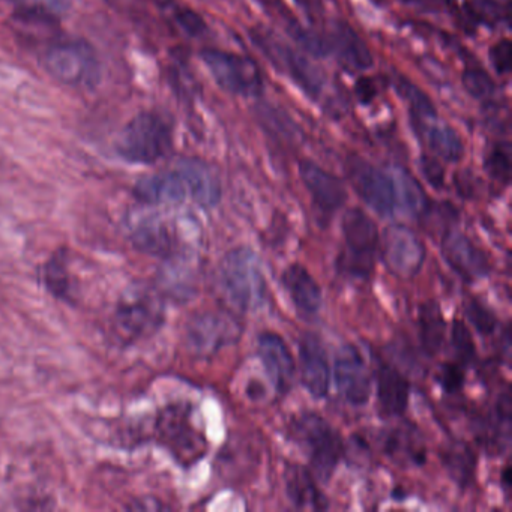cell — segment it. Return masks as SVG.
Listing matches in <instances>:
<instances>
[{"label": "cell", "instance_id": "obj_15", "mask_svg": "<svg viewBox=\"0 0 512 512\" xmlns=\"http://www.w3.org/2000/svg\"><path fill=\"white\" fill-rule=\"evenodd\" d=\"M299 175L314 205L323 214H334L343 208L347 200V190L340 178L311 160H302L299 163Z\"/></svg>", "mask_w": 512, "mask_h": 512}, {"label": "cell", "instance_id": "obj_40", "mask_svg": "<svg viewBox=\"0 0 512 512\" xmlns=\"http://www.w3.org/2000/svg\"><path fill=\"white\" fill-rule=\"evenodd\" d=\"M421 172L431 187L442 190L443 185H445V169L436 158L424 155L421 158Z\"/></svg>", "mask_w": 512, "mask_h": 512}, {"label": "cell", "instance_id": "obj_34", "mask_svg": "<svg viewBox=\"0 0 512 512\" xmlns=\"http://www.w3.org/2000/svg\"><path fill=\"white\" fill-rule=\"evenodd\" d=\"M169 13L178 28L190 37H202L208 31L205 20L191 8L179 4H169Z\"/></svg>", "mask_w": 512, "mask_h": 512}, {"label": "cell", "instance_id": "obj_24", "mask_svg": "<svg viewBox=\"0 0 512 512\" xmlns=\"http://www.w3.org/2000/svg\"><path fill=\"white\" fill-rule=\"evenodd\" d=\"M284 485L290 502L299 509H328L329 503L325 494L317 487L311 473L298 464H290L284 472Z\"/></svg>", "mask_w": 512, "mask_h": 512}, {"label": "cell", "instance_id": "obj_21", "mask_svg": "<svg viewBox=\"0 0 512 512\" xmlns=\"http://www.w3.org/2000/svg\"><path fill=\"white\" fill-rule=\"evenodd\" d=\"M284 289L289 293L295 307L305 316H314L322 308V289L307 268L293 263L283 272Z\"/></svg>", "mask_w": 512, "mask_h": 512}, {"label": "cell", "instance_id": "obj_3", "mask_svg": "<svg viewBox=\"0 0 512 512\" xmlns=\"http://www.w3.org/2000/svg\"><path fill=\"white\" fill-rule=\"evenodd\" d=\"M296 443L304 449L317 478L329 481L343 457L344 445L340 434L323 416L302 413L292 425Z\"/></svg>", "mask_w": 512, "mask_h": 512}, {"label": "cell", "instance_id": "obj_7", "mask_svg": "<svg viewBox=\"0 0 512 512\" xmlns=\"http://www.w3.org/2000/svg\"><path fill=\"white\" fill-rule=\"evenodd\" d=\"M47 71L64 85L94 88L100 83L97 53L85 41H67L50 47L44 58Z\"/></svg>", "mask_w": 512, "mask_h": 512}, {"label": "cell", "instance_id": "obj_11", "mask_svg": "<svg viewBox=\"0 0 512 512\" xmlns=\"http://www.w3.org/2000/svg\"><path fill=\"white\" fill-rule=\"evenodd\" d=\"M241 328L235 319L221 313H203L194 317L187 328V343L199 355H211L227 344L235 343Z\"/></svg>", "mask_w": 512, "mask_h": 512}, {"label": "cell", "instance_id": "obj_38", "mask_svg": "<svg viewBox=\"0 0 512 512\" xmlns=\"http://www.w3.org/2000/svg\"><path fill=\"white\" fill-rule=\"evenodd\" d=\"M488 58L499 76H508L512 68L511 40L505 38V40L497 41L494 46H491Z\"/></svg>", "mask_w": 512, "mask_h": 512}, {"label": "cell", "instance_id": "obj_1", "mask_svg": "<svg viewBox=\"0 0 512 512\" xmlns=\"http://www.w3.org/2000/svg\"><path fill=\"white\" fill-rule=\"evenodd\" d=\"M218 281L224 299L242 313L256 310L265 301V275L259 256L251 248L229 251L221 260Z\"/></svg>", "mask_w": 512, "mask_h": 512}, {"label": "cell", "instance_id": "obj_19", "mask_svg": "<svg viewBox=\"0 0 512 512\" xmlns=\"http://www.w3.org/2000/svg\"><path fill=\"white\" fill-rule=\"evenodd\" d=\"M176 172L181 175L188 196L203 208H212L221 200V182L215 170L205 161L185 158Z\"/></svg>", "mask_w": 512, "mask_h": 512}, {"label": "cell", "instance_id": "obj_27", "mask_svg": "<svg viewBox=\"0 0 512 512\" xmlns=\"http://www.w3.org/2000/svg\"><path fill=\"white\" fill-rule=\"evenodd\" d=\"M443 464L448 469L451 478L460 487H467L473 481L476 469L475 452L467 443L452 442L442 452Z\"/></svg>", "mask_w": 512, "mask_h": 512}, {"label": "cell", "instance_id": "obj_42", "mask_svg": "<svg viewBox=\"0 0 512 512\" xmlns=\"http://www.w3.org/2000/svg\"><path fill=\"white\" fill-rule=\"evenodd\" d=\"M356 98L362 104L373 103L374 98L377 97V85L370 77H359L355 83Z\"/></svg>", "mask_w": 512, "mask_h": 512}, {"label": "cell", "instance_id": "obj_29", "mask_svg": "<svg viewBox=\"0 0 512 512\" xmlns=\"http://www.w3.org/2000/svg\"><path fill=\"white\" fill-rule=\"evenodd\" d=\"M395 88H397L398 94L403 97V100H406L407 104H409L410 113L413 115V122L436 119V107H434L430 98L418 86L413 85L406 77H398L397 82H395Z\"/></svg>", "mask_w": 512, "mask_h": 512}, {"label": "cell", "instance_id": "obj_5", "mask_svg": "<svg viewBox=\"0 0 512 512\" xmlns=\"http://www.w3.org/2000/svg\"><path fill=\"white\" fill-rule=\"evenodd\" d=\"M350 184L358 196L382 217H392L403 208V178L379 169L374 164L352 157L346 164Z\"/></svg>", "mask_w": 512, "mask_h": 512}, {"label": "cell", "instance_id": "obj_36", "mask_svg": "<svg viewBox=\"0 0 512 512\" xmlns=\"http://www.w3.org/2000/svg\"><path fill=\"white\" fill-rule=\"evenodd\" d=\"M451 344L461 364L466 365L473 361L476 355L475 343L466 323L461 322L460 319H455L452 323Z\"/></svg>", "mask_w": 512, "mask_h": 512}, {"label": "cell", "instance_id": "obj_4", "mask_svg": "<svg viewBox=\"0 0 512 512\" xmlns=\"http://www.w3.org/2000/svg\"><path fill=\"white\" fill-rule=\"evenodd\" d=\"M172 149V130L157 113L145 112L128 122L116 151L128 163L154 164Z\"/></svg>", "mask_w": 512, "mask_h": 512}, {"label": "cell", "instance_id": "obj_28", "mask_svg": "<svg viewBox=\"0 0 512 512\" xmlns=\"http://www.w3.org/2000/svg\"><path fill=\"white\" fill-rule=\"evenodd\" d=\"M133 241L140 250L154 256H166L172 250V238L164 224L145 221L133 232Z\"/></svg>", "mask_w": 512, "mask_h": 512}, {"label": "cell", "instance_id": "obj_10", "mask_svg": "<svg viewBox=\"0 0 512 512\" xmlns=\"http://www.w3.org/2000/svg\"><path fill=\"white\" fill-rule=\"evenodd\" d=\"M334 380L341 397L352 406H364L371 395V377L358 347L346 344L334 359Z\"/></svg>", "mask_w": 512, "mask_h": 512}, {"label": "cell", "instance_id": "obj_35", "mask_svg": "<svg viewBox=\"0 0 512 512\" xmlns=\"http://www.w3.org/2000/svg\"><path fill=\"white\" fill-rule=\"evenodd\" d=\"M467 320L472 323L473 328L481 335H491L497 328V317L487 305L482 304L479 299L472 298L466 302L464 307Z\"/></svg>", "mask_w": 512, "mask_h": 512}, {"label": "cell", "instance_id": "obj_26", "mask_svg": "<svg viewBox=\"0 0 512 512\" xmlns=\"http://www.w3.org/2000/svg\"><path fill=\"white\" fill-rule=\"evenodd\" d=\"M385 452L398 463L422 464L425 448L413 427H398L385 439Z\"/></svg>", "mask_w": 512, "mask_h": 512}, {"label": "cell", "instance_id": "obj_37", "mask_svg": "<svg viewBox=\"0 0 512 512\" xmlns=\"http://www.w3.org/2000/svg\"><path fill=\"white\" fill-rule=\"evenodd\" d=\"M17 2L23 13L37 14L52 20L67 13L71 5V0H17Z\"/></svg>", "mask_w": 512, "mask_h": 512}, {"label": "cell", "instance_id": "obj_33", "mask_svg": "<svg viewBox=\"0 0 512 512\" xmlns=\"http://www.w3.org/2000/svg\"><path fill=\"white\" fill-rule=\"evenodd\" d=\"M46 284L53 295L67 298L71 295L70 277H68L67 263L64 257H53L46 266Z\"/></svg>", "mask_w": 512, "mask_h": 512}, {"label": "cell", "instance_id": "obj_18", "mask_svg": "<svg viewBox=\"0 0 512 512\" xmlns=\"http://www.w3.org/2000/svg\"><path fill=\"white\" fill-rule=\"evenodd\" d=\"M260 359L275 388L284 394L289 391L295 379V359L286 341L275 332H263L257 338Z\"/></svg>", "mask_w": 512, "mask_h": 512}, {"label": "cell", "instance_id": "obj_39", "mask_svg": "<svg viewBox=\"0 0 512 512\" xmlns=\"http://www.w3.org/2000/svg\"><path fill=\"white\" fill-rule=\"evenodd\" d=\"M437 380L446 392L460 391L464 383L463 368L458 367L457 364H452V362H446V364L440 365Z\"/></svg>", "mask_w": 512, "mask_h": 512}, {"label": "cell", "instance_id": "obj_25", "mask_svg": "<svg viewBox=\"0 0 512 512\" xmlns=\"http://www.w3.org/2000/svg\"><path fill=\"white\" fill-rule=\"evenodd\" d=\"M419 340L427 355L434 356L442 349L446 323L436 301H425L418 311Z\"/></svg>", "mask_w": 512, "mask_h": 512}, {"label": "cell", "instance_id": "obj_43", "mask_svg": "<svg viewBox=\"0 0 512 512\" xmlns=\"http://www.w3.org/2000/svg\"><path fill=\"white\" fill-rule=\"evenodd\" d=\"M502 479L503 485H505L506 490H509V487H511V467H505V470H503Z\"/></svg>", "mask_w": 512, "mask_h": 512}, {"label": "cell", "instance_id": "obj_8", "mask_svg": "<svg viewBox=\"0 0 512 512\" xmlns=\"http://www.w3.org/2000/svg\"><path fill=\"white\" fill-rule=\"evenodd\" d=\"M203 64L217 85L239 97H259L263 92V77L253 59L227 50L206 49Z\"/></svg>", "mask_w": 512, "mask_h": 512}, {"label": "cell", "instance_id": "obj_22", "mask_svg": "<svg viewBox=\"0 0 512 512\" xmlns=\"http://www.w3.org/2000/svg\"><path fill=\"white\" fill-rule=\"evenodd\" d=\"M409 380L388 364H380L377 370V403L385 416H400L409 404Z\"/></svg>", "mask_w": 512, "mask_h": 512}, {"label": "cell", "instance_id": "obj_14", "mask_svg": "<svg viewBox=\"0 0 512 512\" xmlns=\"http://www.w3.org/2000/svg\"><path fill=\"white\" fill-rule=\"evenodd\" d=\"M442 256L455 274L470 283L490 274V260L487 253L476 247L466 235L457 230H451L443 236Z\"/></svg>", "mask_w": 512, "mask_h": 512}, {"label": "cell", "instance_id": "obj_6", "mask_svg": "<svg viewBox=\"0 0 512 512\" xmlns=\"http://www.w3.org/2000/svg\"><path fill=\"white\" fill-rule=\"evenodd\" d=\"M250 37L254 46L262 50L263 55L271 61V64H274L281 73L290 77L311 100H322L323 92H325V79L304 55L296 52L295 49L278 40L274 34L263 31V29H250Z\"/></svg>", "mask_w": 512, "mask_h": 512}, {"label": "cell", "instance_id": "obj_23", "mask_svg": "<svg viewBox=\"0 0 512 512\" xmlns=\"http://www.w3.org/2000/svg\"><path fill=\"white\" fill-rule=\"evenodd\" d=\"M416 133L424 140L431 152L440 160L458 163L464 155V143L460 134L442 122H415Z\"/></svg>", "mask_w": 512, "mask_h": 512}, {"label": "cell", "instance_id": "obj_41", "mask_svg": "<svg viewBox=\"0 0 512 512\" xmlns=\"http://www.w3.org/2000/svg\"><path fill=\"white\" fill-rule=\"evenodd\" d=\"M401 4L409 5L424 13H440V11L452 13L457 8L458 0H401Z\"/></svg>", "mask_w": 512, "mask_h": 512}, {"label": "cell", "instance_id": "obj_2", "mask_svg": "<svg viewBox=\"0 0 512 512\" xmlns=\"http://www.w3.org/2000/svg\"><path fill=\"white\" fill-rule=\"evenodd\" d=\"M341 230L344 250L338 259L340 271L356 280H367L379 251L380 235L376 223L362 209L352 208L344 214Z\"/></svg>", "mask_w": 512, "mask_h": 512}, {"label": "cell", "instance_id": "obj_32", "mask_svg": "<svg viewBox=\"0 0 512 512\" xmlns=\"http://www.w3.org/2000/svg\"><path fill=\"white\" fill-rule=\"evenodd\" d=\"M461 80H463L467 94L475 100H488L496 92V83L491 79L490 74L479 65H469L463 71Z\"/></svg>", "mask_w": 512, "mask_h": 512}, {"label": "cell", "instance_id": "obj_31", "mask_svg": "<svg viewBox=\"0 0 512 512\" xmlns=\"http://www.w3.org/2000/svg\"><path fill=\"white\" fill-rule=\"evenodd\" d=\"M484 169L497 184L506 185L511 181V146L508 142L496 143L485 155Z\"/></svg>", "mask_w": 512, "mask_h": 512}, {"label": "cell", "instance_id": "obj_30", "mask_svg": "<svg viewBox=\"0 0 512 512\" xmlns=\"http://www.w3.org/2000/svg\"><path fill=\"white\" fill-rule=\"evenodd\" d=\"M467 5H469L479 25H487L491 28L499 25H509V16H511V2L509 0H469Z\"/></svg>", "mask_w": 512, "mask_h": 512}, {"label": "cell", "instance_id": "obj_13", "mask_svg": "<svg viewBox=\"0 0 512 512\" xmlns=\"http://www.w3.org/2000/svg\"><path fill=\"white\" fill-rule=\"evenodd\" d=\"M164 442L184 463H194L206 451V442L191 424L190 413L184 407H170L160 422Z\"/></svg>", "mask_w": 512, "mask_h": 512}, {"label": "cell", "instance_id": "obj_20", "mask_svg": "<svg viewBox=\"0 0 512 512\" xmlns=\"http://www.w3.org/2000/svg\"><path fill=\"white\" fill-rule=\"evenodd\" d=\"M134 194L146 205H176L188 196L184 181L176 170L145 176L137 182Z\"/></svg>", "mask_w": 512, "mask_h": 512}, {"label": "cell", "instance_id": "obj_12", "mask_svg": "<svg viewBox=\"0 0 512 512\" xmlns=\"http://www.w3.org/2000/svg\"><path fill=\"white\" fill-rule=\"evenodd\" d=\"M119 329L130 337H142L154 332L163 322V307L158 296L149 290H131L122 298L116 314Z\"/></svg>", "mask_w": 512, "mask_h": 512}, {"label": "cell", "instance_id": "obj_16", "mask_svg": "<svg viewBox=\"0 0 512 512\" xmlns=\"http://www.w3.org/2000/svg\"><path fill=\"white\" fill-rule=\"evenodd\" d=\"M329 56L349 71H367L373 67V56L365 41L347 23L334 22L325 32Z\"/></svg>", "mask_w": 512, "mask_h": 512}, {"label": "cell", "instance_id": "obj_9", "mask_svg": "<svg viewBox=\"0 0 512 512\" xmlns=\"http://www.w3.org/2000/svg\"><path fill=\"white\" fill-rule=\"evenodd\" d=\"M383 262L392 274L412 278L421 271L425 262V247L419 236L406 226H391L379 242Z\"/></svg>", "mask_w": 512, "mask_h": 512}, {"label": "cell", "instance_id": "obj_17", "mask_svg": "<svg viewBox=\"0 0 512 512\" xmlns=\"http://www.w3.org/2000/svg\"><path fill=\"white\" fill-rule=\"evenodd\" d=\"M299 362L305 389L314 398L326 397L331 386V367L328 353L316 335L305 334L302 337L299 343Z\"/></svg>", "mask_w": 512, "mask_h": 512}]
</instances>
